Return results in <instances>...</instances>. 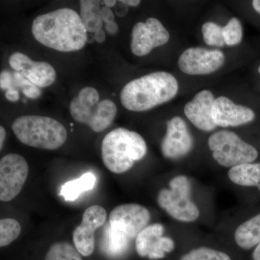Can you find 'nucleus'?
I'll return each mask as SVG.
<instances>
[{
    "mask_svg": "<svg viewBox=\"0 0 260 260\" xmlns=\"http://www.w3.org/2000/svg\"><path fill=\"white\" fill-rule=\"evenodd\" d=\"M80 15L70 8H61L34 19L32 34L43 45L61 52L83 49L88 34Z\"/></svg>",
    "mask_w": 260,
    "mask_h": 260,
    "instance_id": "obj_1",
    "label": "nucleus"
},
{
    "mask_svg": "<svg viewBox=\"0 0 260 260\" xmlns=\"http://www.w3.org/2000/svg\"><path fill=\"white\" fill-rule=\"evenodd\" d=\"M179 91L177 78L167 72H155L124 85L120 94L123 107L131 112L150 110L170 102Z\"/></svg>",
    "mask_w": 260,
    "mask_h": 260,
    "instance_id": "obj_2",
    "label": "nucleus"
},
{
    "mask_svg": "<svg viewBox=\"0 0 260 260\" xmlns=\"http://www.w3.org/2000/svg\"><path fill=\"white\" fill-rule=\"evenodd\" d=\"M146 143L138 133L117 128L106 135L102 142V160L105 167L114 174L127 172L146 155Z\"/></svg>",
    "mask_w": 260,
    "mask_h": 260,
    "instance_id": "obj_3",
    "label": "nucleus"
},
{
    "mask_svg": "<svg viewBox=\"0 0 260 260\" xmlns=\"http://www.w3.org/2000/svg\"><path fill=\"white\" fill-rule=\"evenodd\" d=\"M12 129L20 143L43 150H56L64 144L68 138L64 126L47 116H20L13 121Z\"/></svg>",
    "mask_w": 260,
    "mask_h": 260,
    "instance_id": "obj_4",
    "label": "nucleus"
},
{
    "mask_svg": "<svg viewBox=\"0 0 260 260\" xmlns=\"http://www.w3.org/2000/svg\"><path fill=\"white\" fill-rule=\"evenodd\" d=\"M99 92L92 87L82 89L72 100L70 111L73 119L78 122L87 124L95 133L107 129L117 113V107L112 101H99Z\"/></svg>",
    "mask_w": 260,
    "mask_h": 260,
    "instance_id": "obj_5",
    "label": "nucleus"
},
{
    "mask_svg": "<svg viewBox=\"0 0 260 260\" xmlns=\"http://www.w3.org/2000/svg\"><path fill=\"white\" fill-rule=\"evenodd\" d=\"M208 146L214 160L219 165L232 168L254 162L259 156L255 147L229 130L213 133L208 139Z\"/></svg>",
    "mask_w": 260,
    "mask_h": 260,
    "instance_id": "obj_6",
    "label": "nucleus"
},
{
    "mask_svg": "<svg viewBox=\"0 0 260 260\" xmlns=\"http://www.w3.org/2000/svg\"><path fill=\"white\" fill-rule=\"evenodd\" d=\"M191 184L184 175L173 178L169 189L159 191L157 203L170 216L181 222H194L200 216V210L191 200Z\"/></svg>",
    "mask_w": 260,
    "mask_h": 260,
    "instance_id": "obj_7",
    "label": "nucleus"
},
{
    "mask_svg": "<svg viewBox=\"0 0 260 260\" xmlns=\"http://www.w3.org/2000/svg\"><path fill=\"white\" fill-rule=\"evenodd\" d=\"M29 167L22 155L9 153L0 160V200L10 202L16 198L27 180Z\"/></svg>",
    "mask_w": 260,
    "mask_h": 260,
    "instance_id": "obj_8",
    "label": "nucleus"
},
{
    "mask_svg": "<svg viewBox=\"0 0 260 260\" xmlns=\"http://www.w3.org/2000/svg\"><path fill=\"white\" fill-rule=\"evenodd\" d=\"M170 34L158 19L150 18L145 23L138 22L131 34L132 52L137 56L150 54L154 48L161 47L169 42Z\"/></svg>",
    "mask_w": 260,
    "mask_h": 260,
    "instance_id": "obj_9",
    "label": "nucleus"
},
{
    "mask_svg": "<svg viewBox=\"0 0 260 260\" xmlns=\"http://www.w3.org/2000/svg\"><path fill=\"white\" fill-rule=\"evenodd\" d=\"M225 54L218 49L191 47L186 49L178 59V66L184 74L205 75L220 69L225 63Z\"/></svg>",
    "mask_w": 260,
    "mask_h": 260,
    "instance_id": "obj_10",
    "label": "nucleus"
},
{
    "mask_svg": "<svg viewBox=\"0 0 260 260\" xmlns=\"http://www.w3.org/2000/svg\"><path fill=\"white\" fill-rule=\"evenodd\" d=\"M106 210L100 205H92L84 211L81 223L73 232V239L75 248L80 254L89 256L95 249L94 233L107 220Z\"/></svg>",
    "mask_w": 260,
    "mask_h": 260,
    "instance_id": "obj_11",
    "label": "nucleus"
},
{
    "mask_svg": "<svg viewBox=\"0 0 260 260\" xmlns=\"http://www.w3.org/2000/svg\"><path fill=\"white\" fill-rule=\"evenodd\" d=\"M109 219L112 227L124 232L133 239L148 226L150 213L143 205L128 203L114 208Z\"/></svg>",
    "mask_w": 260,
    "mask_h": 260,
    "instance_id": "obj_12",
    "label": "nucleus"
},
{
    "mask_svg": "<svg viewBox=\"0 0 260 260\" xmlns=\"http://www.w3.org/2000/svg\"><path fill=\"white\" fill-rule=\"evenodd\" d=\"M193 145L194 140L182 118L174 116L167 121V133L161 143V152L165 158H182L191 151Z\"/></svg>",
    "mask_w": 260,
    "mask_h": 260,
    "instance_id": "obj_13",
    "label": "nucleus"
},
{
    "mask_svg": "<svg viewBox=\"0 0 260 260\" xmlns=\"http://www.w3.org/2000/svg\"><path fill=\"white\" fill-rule=\"evenodd\" d=\"M164 227L155 223L145 228L138 234L135 241L138 254L150 259H162L167 253L172 252L175 244L171 238L162 237Z\"/></svg>",
    "mask_w": 260,
    "mask_h": 260,
    "instance_id": "obj_14",
    "label": "nucleus"
},
{
    "mask_svg": "<svg viewBox=\"0 0 260 260\" xmlns=\"http://www.w3.org/2000/svg\"><path fill=\"white\" fill-rule=\"evenodd\" d=\"M10 66L39 88H47L55 82L56 70L47 61H34L21 52L10 56Z\"/></svg>",
    "mask_w": 260,
    "mask_h": 260,
    "instance_id": "obj_15",
    "label": "nucleus"
},
{
    "mask_svg": "<svg viewBox=\"0 0 260 260\" xmlns=\"http://www.w3.org/2000/svg\"><path fill=\"white\" fill-rule=\"evenodd\" d=\"M212 115L215 124L220 127L244 125L253 122L256 118L252 108L235 104L225 96L215 99Z\"/></svg>",
    "mask_w": 260,
    "mask_h": 260,
    "instance_id": "obj_16",
    "label": "nucleus"
},
{
    "mask_svg": "<svg viewBox=\"0 0 260 260\" xmlns=\"http://www.w3.org/2000/svg\"><path fill=\"white\" fill-rule=\"evenodd\" d=\"M215 97L209 90L197 93L184 107V114L193 125L205 132L213 131L217 127L212 112Z\"/></svg>",
    "mask_w": 260,
    "mask_h": 260,
    "instance_id": "obj_17",
    "label": "nucleus"
},
{
    "mask_svg": "<svg viewBox=\"0 0 260 260\" xmlns=\"http://www.w3.org/2000/svg\"><path fill=\"white\" fill-rule=\"evenodd\" d=\"M0 87L7 91L9 90H21L25 96L31 99H38L42 93L40 88L15 71L13 73L10 71L2 72Z\"/></svg>",
    "mask_w": 260,
    "mask_h": 260,
    "instance_id": "obj_18",
    "label": "nucleus"
},
{
    "mask_svg": "<svg viewBox=\"0 0 260 260\" xmlns=\"http://www.w3.org/2000/svg\"><path fill=\"white\" fill-rule=\"evenodd\" d=\"M234 239L239 247L245 250L260 244V213L241 224L236 230Z\"/></svg>",
    "mask_w": 260,
    "mask_h": 260,
    "instance_id": "obj_19",
    "label": "nucleus"
},
{
    "mask_svg": "<svg viewBox=\"0 0 260 260\" xmlns=\"http://www.w3.org/2000/svg\"><path fill=\"white\" fill-rule=\"evenodd\" d=\"M130 238L124 232L112 227L110 224L104 229L102 249L109 256L122 255L129 247Z\"/></svg>",
    "mask_w": 260,
    "mask_h": 260,
    "instance_id": "obj_20",
    "label": "nucleus"
},
{
    "mask_svg": "<svg viewBox=\"0 0 260 260\" xmlns=\"http://www.w3.org/2000/svg\"><path fill=\"white\" fill-rule=\"evenodd\" d=\"M229 179L237 185L256 186L260 191V162L242 164L229 169Z\"/></svg>",
    "mask_w": 260,
    "mask_h": 260,
    "instance_id": "obj_21",
    "label": "nucleus"
},
{
    "mask_svg": "<svg viewBox=\"0 0 260 260\" xmlns=\"http://www.w3.org/2000/svg\"><path fill=\"white\" fill-rule=\"evenodd\" d=\"M80 16L87 32L95 34L103 27L101 2L96 0L80 1Z\"/></svg>",
    "mask_w": 260,
    "mask_h": 260,
    "instance_id": "obj_22",
    "label": "nucleus"
},
{
    "mask_svg": "<svg viewBox=\"0 0 260 260\" xmlns=\"http://www.w3.org/2000/svg\"><path fill=\"white\" fill-rule=\"evenodd\" d=\"M96 182V177L93 173L83 174L78 179L68 181L61 187L60 195L65 201H75L85 191L92 190Z\"/></svg>",
    "mask_w": 260,
    "mask_h": 260,
    "instance_id": "obj_23",
    "label": "nucleus"
},
{
    "mask_svg": "<svg viewBox=\"0 0 260 260\" xmlns=\"http://www.w3.org/2000/svg\"><path fill=\"white\" fill-rule=\"evenodd\" d=\"M44 260H83L78 249L70 243H54L48 249Z\"/></svg>",
    "mask_w": 260,
    "mask_h": 260,
    "instance_id": "obj_24",
    "label": "nucleus"
},
{
    "mask_svg": "<svg viewBox=\"0 0 260 260\" xmlns=\"http://www.w3.org/2000/svg\"><path fill=\"white\" fill-rule=\"evenodd\" d=\"M21 233V225L13 218H3L0 220V246L4 247L14 242Z\"/></svg>",
    "mask_w": 260,
    "mask_h": 260,
    "instance_id": "obj_25",
    "label": "nucleus"
},
{
    "mask_svg": "<svg viewBox=\"0 0 260 260\" xmlns=\"http://www.w3.org/2000/svg\"><path fill=\"white\" fill-rule=\"evenodd\" d=\"M204 42L212 47H223L225 45L223 37V27L214 22L208 21L202 26Z\"/></svg>",
    "mask_w": 260,
    "mask_h": 260,
    "instance_id": "obj_26",
    "label": "nucleus"
},
{
    "mask_svg": "<svg viewBox=\"0 0 260 260\" xmlns=\"http://www.w3.org/2000/svg\"><path fill=\"white\" fill-rule=\"evenodd\" d=\"M181 260H232L230 256L223 251L208 247H200L184 254Z\"/></svg>",
    "mask_w": 260,
    "mask_h": 260,
    "instance_id": "obj_27",
    "label": "nucleus"
},
{
    "mask_svg": "<svg viewBox=\"0 0 260 260\" xmlns=\"http://www.w3.org/2000/svg\"><path fill=\"white\" fill-rule=\"evenodd\" d=\"M223 37L225 44L230 47L238 45L243 39V27L240 20L232 18L223 27Z\"/></svg>",
    "mask_w": 260,
    "mask_h": 260,
    "instance_id": "obj_28",
    "label": "nucleus"
},
{
    "mask_svg": "<svg viewBox=\"0 0 260 260\" xmlns=\"http://www.w3.org/2000/svg\"><path fill=\"white\" fill-rule=\"evenodd\" d=\"M102 15L103 21L106 24L114 21L115 16H114V13L111 8H107V6L102 7Z\"/></svg>",
    "mask_w": 260,
    "mask_h": 260,
    "instance_id": "obj_29",
    "label": "nucleus"
},
{
    "mask_svg": "<svg viewBox=\"0 0 260 260\" xmlns=\"http://www.w3.org/2000/svg\"><path fill=\"white\" fill-rule=\"evenodd\" d=\"M114 11L118 17L122 18V17L125 16L126 13H128V7L121 3V1H119L114 7Z\"/></svg>",
    "mask_w": 260,
    "mask_h": 260,
    "instance_id": "obj_30",
    "label": "nucleus"
},
{
    "mask_svg": "<svg viewBox=\"0 0 260 260\" xmlns=\"http://www.w3.org/2000/svg\"><path fill=\"white\" fill-rule=\"evenodd\" d=\"M5 96L8 101L11 102H16L19 100L20 95H19L18 90H9L6 92Z\"/></svg>",
    "mask_w": 260,
    "mask_h": 260,
    "instance_id": "obj_31",
    "label": "nucleus"
},
{
    "mask_svg": "<svg viewBox=\"0 0 260 260\" xmlns=\"http://www.w3.org/2000/svg\"><path fill=\"white\" fill-rule=\"evenodd\" d=\"M105 29L110 35H115L119 30V26L115 21L111 22V23L106 24Z\"/></svg>",
    "mask_w": 260,
    "mask_h": 260,
    "instance_id": "obj_32",
    "label": "nucleus"
},
{
    "mask_svg": "<svg viewBox=\"0 0 260 260\" xmlns=\"http://www.w3.org/2000/svg\"><path fill=\"white\" fill-rule=\"evenodd\" d=\"M94 39L95 42L99 43V44H102L105 42L106 40V34L104 30L101 29V30H98L94 34Z\"/></svg>",
    "mask_w": 260,
    "mask_h": 260,
    "instance_id": "obj_33",
    "label": "nucleus"
},
{
    "mask_svg": "<svg viewBox=\"0 0 260 260\" xmlns=\"http://www.w3.org/2000/svg\"><path fill=\"white\" fill-rule=\"evenodd\" d=\"M121 3L127 7H137L141 3L140 0H121Z\"/></svg>",
    "mask_w": 260,
    "mask_h": 260,
    "instance_id": "obj_34",
    "label": "nucleus"
},
{
    "mask_svg": "<svg viewBox=\"0 0 260 260\" xmlns=\"http://www.w3.org/2000/svg\"><path fill=\"white\" fill-rule=\"evenodd\" d=\"M5 138H6V131L3 126H0V150H1L4 145Z\"/></svg>",
    "mask_w": 260,
    "mask_h": 260,
    "instance_id": "obj_35",
    "label": "nucleus"
},
{
    "mask_svg": "<svg viewBox=\"0 0 260 260\" xmlns=\"http://www.w3.org/2000/svg\"><path fill=\"white\" fill-rule=\"evenodd\" d=\"M251 8L260 16V0H253L251 2Z\"/></svg>",
    "mask_w": 260,
    "mask_h": 260,
    "instance_id": "obj_36",
    "label": "nucleus"
},
{
    "mask_svg": "<svg viewBox=\"0 0 260 260\" xmlns=\"http://www.w3.org/2000/svg\"><path fill=\"white\" fill-rule=\"evenodd\" d=\"M253 260H260V244L256 246L255 249L253 251Z\"/></svg>",
    "mask_w": 260,
    "mask_h": 260,
    "instance_id": "obj_37",
    "label": "nucleus"
},
{
    "mask_svg": "<svg viewBox=\"0 0 260 260\" xmlns=\"http://www.w3.org/2000/svg\"><path fill=\"white\" fill-rule=\"evenodd\" d=\"M103 3H104V4L105 5V6H107V8H112L116 6L117 1H116V0H105V1L103 2Z\"/></svg>",
    "mask_w": 260,
    "mask_h": 260,
    "instance_id": "obj_38",
    "label": "nucleus"
},
{
    "mask_svg": "<svg viewBox=\"0 0 260 260\" xmlns=\"http://www.w3.org/2000/svg\"><path fill=\"white\" fill-rule=\"evenodd\" d=\"M257 72H258V73H259V75H260V64L259 65V66H258ZM259 85H260V83H259Z\"/></svg>",
    "mask_w": 260,
    "mask_h": 260,
    "instance_id": "obj_39",
    "label": "nucleus"
}]
</instances>
